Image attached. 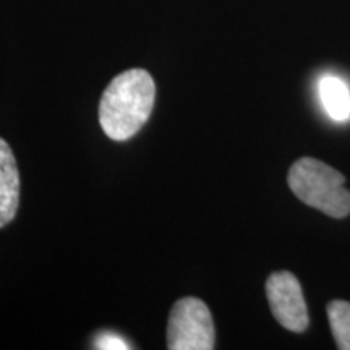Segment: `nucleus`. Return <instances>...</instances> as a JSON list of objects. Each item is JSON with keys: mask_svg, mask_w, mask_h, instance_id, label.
Instances as JSON below:
<instances>
[{"mask_svg": "<svg viewBox=\"0 0 350 350\" xmlns=\"http://www.w3.org/2000/svg\"><path fill=\"white\" fill-rule=\"evenodd\" d=\"M156 99L154 80L146 70L131 68L109 83L99 103V124L113 142L138 133L151 117Z\"/></svg>", "mask_w": 350, "mask_h": 350, "instance_id": "obj_1", "label": "nucleus"}, {"mask_svg": "<svg viewBox=\"0 0 350 350\" xmlns=\"http://www.w3.org/2000/svg\"><path fill=\"white\" fill-rule=\"evenodd\" d=\"M287 183L300 201L329 217L350 214V191L345 177L331 165L313 157H301L288 169Z\"/></svg>", "mask_w": 350, "mask_h": 350, "instance_id": "obj_2", "label": "nucleus"}, {"mask_svg": "<svg viewBox=\"0 0 350 350\" xmlns=\"http://www.w3.org/2000/svg\"><path fill=\"white\" fill-rule=\"evenodd\" d=\"M216 331L211 312L203 300L185 297L170 310L167 325V347L170 350H211Z\"/></svg>", "mask_w": 350, "mask_h": 350, "instance_id": "obj_3", "label": "nucleus"}, {"mask_svg": "<svg viewBox=\"0 0 350 350\" xmlns=\"http://www.w3.org/2000/svg\"><path fill=\"white\" fill-rule=\"evenodd\" d=\"M266 297L278 323L292 332H304L310 325L308 310L299 279L288 271L271 274L266 281Z\"/></svg>", "mask_w": 350, "mask_h": 350, "instance_id": "obj_4", "label": "nucleus"}, {"mask_svg": "<svg viewBox=\"0 0 350 350\" xmlns=\"http://www.w3.org/2000/svg\"><path fill=\"white\" fill-rule=\"evenodd\" d=\"M20 204V172L13 151L0 138V229L10 224Z\"/></svg>", "mask_w": 350, "mask_h": 350, "instance_id": "obj_5", "label": "nucleus"}, {"mask_svg": "<svg viewBox=\"0 0 350 350\" xmlns=\"http://www.w3.org/2000/svg\"><path fill=\"white\" fill-rule=\"evenodd\" d=\"M319 96L326 112L334 120L344 122L350 117V91L340 78L326 75L319 81Z\"/></svg>", "mask_w": 350, "mask_h": 350, "instance_id": "obj_6", "label": "nucleus"}, {"mask_svg": "<svg viewBox=\"0 0 350 350\" xmlns=\"http://www.w3.org/2000/svg\"><path fill=\"white\" fill-rule=\"evenodd\" d=\"M327 318L332 336L340 350H350V304L334 300L327 305Z\"/></svg>", "mask_w": 350, "mask_h": 350, "instance_id": "obj_7", "label": "nucleus"}, {"mask_svg": "<svg viewBox=\"0 0 350 350\" xmlns=\"http://www.w3.org/2000/svg\"><path fill=\"white\" fill-rule=\"evenodd\" d=\"M96 347L116 350V349H130V345L126 344L124 339H120L119 336L106 332V334H100V338H98V340H96Z\"/></svg>", "mask_w": 350, "mask_h": 350, "instance_id": "obj_8", "label": "nucleus"}]
</instances>
